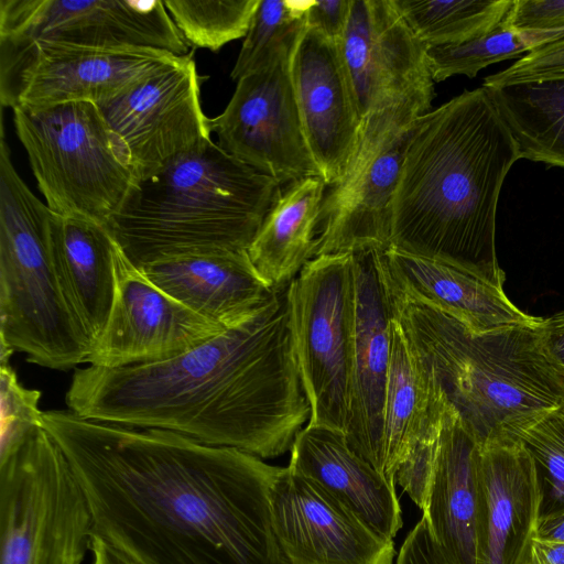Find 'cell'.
<instances>
[{"instance_id": "cell-26", "label": "cell", "mask_w": 564, "mask_h": 564, "mask_svg": "<svg viewBox=\"0 0 564 564\" xmlns=\"http://www.w3.org/2000/svg\"><path fill=\"white\" fill-rule=\"evenodd\" d=\"M325 187L318 176L290 184L248 248L257 273L271 289L289 284L316 257Z\"/></svg>"}, {"instance_id": "cell-9", "label": "cell", "mask_w": 564, "mask_h": 564, "mask_svg": "<svg viewBox=\"0 0 564 564\" xmlns=\"http://www.w3.org/2000/svg\"><path fill=\"white\" fill-rule=\"evenodd\" d=\"M12 110L47 207L107 225L137 180L97 105L73 101Z\"/></svg>"}, {"instance_id": "cell-19", "label": "cell", "mask_w": 564, "mask_h": 564, "mask_svg": "<svg viewBox=\"0 0 564 564\" xmlns=\"http://www.w3.org/2000/svg\"><path fill=\"white\" fill-rule=\"evenodd\" d=\"M441 399L436 451L422 518L449 564H478L480 447L442 394Z\"/></svg>"}, {"instance_id": "cell-10", "label": "cell", "mask_w": 564, "mask_h": 564, "mask_svg": "<svg viewBox=\"0 0 564 564\" xmlns=\"http://www.w3.org/2000/svg\"><path fill=\"white\" fill-rule=\"evenodd\" d=\"M295 360L307 424L346 432L354 332L352 252L322 254L288 284Z\"/></svg>"}, {"instance_id": "cell-4", "label": "cell", "mask_w": 564, "mask_h": 564, "mask_svg": "<svg viewBox=\"0 0 564 564\" xmlns=\"http://www.w3.org/2000/svg\"><path fill=\"white\" fill-rule=\"evenodd\" d=\"M388 288L394 317L480 448L517 443L531 425L564 408V376L544 347L541 319L476 332Z\"/></svg>"}, {"instance_id": "cell-6", "label": "cell", "mask_w": 564, "mask_h": 564, "mask_svg": "<svg viewBox=\"0 0 564 564\" xmlns=\"http://www.w3.org/2000/svg\"><path fill=\"white\" fill-rule=\"evenodd\" d=\"M52 210L15 171L0 138V346L26 354L41 367L68 370L87 364L91 350L56 270Z\"/></svg>"}, {"instance_id": "cell-8", "label": "cell", "mask_w": 564, "mask_h": 564, "mask_svg": "<svg viewBox=\"0 0 564 564\" xmlns=\"http://www.w3.org/2000/svg\"><path fill=\"white\" fill-rule=\"evenodd\" d=\"M93 536L87 496L43 425L0 455V564H82Z\"/></svg>"}, {"instance_id": "cell-31", "label": "cell", "mask_w": 564, "mask_h": 564, "mask_svg": "<svg viewBox=\"0 0 564 564\" xmlns=\"http://www.w3.org/2000/svg\"><path fill=\"white\" fill-rule=\"evenodd\" d=\"M532 51L522 33L506 19L490 32L460 44L427 47L426 56L434 82L455 75L474 78L485 67L506 59L521 58Z\"/></svg>"}, {"instance_id": "cell-37", "label": "cell", "mask_w": 564, "mask_h": 564, "mask_svg": "<svg viewBox=\"0 0 564 564\" xmlns=\"http://www.w3.org/2000/svg\"><path fill=\"white\" fill-rule=\"evenodd\" d=\"M564 77V39L532 50L511 66L484 79V87Z\"/></svg>"}, {"instance_id": "cell-28", "label": "cell", "mask_w": 564, "mask_h": 564, "mask_svg": "<svg viewBox=\"0 0 564 564\" xmlns=\"http://www.w3.org/2000/svg\"><path fill=\"white\" fill-rule=\"evenodd\" d=\"M485 88L521 158L564 169V77Z\"/></svg>"}, {"instance_id": "cell-44", "label": "cell", "mask_w": 564, "mask_h": 564, "mask_svg": "<svg viewBox=\"0 0 564 564\" xmlns=\"http://www.w3.org/2000/svg\"><path fill=\"white\" fill-rule=\"evenodd\" d=\"M517 564H530L529 551L527 552V554Z\"/></svg>"}, {"instance_id": "cell-18", "label": "cell", "mask_w": 564, "mask_h": 564, "mask_svg": "<svg viewBox=\"0 0 564 564\" xmlns=\"http://www.w3.org/2000/svg\"><path fill=\"white\" fill-rule=\"evenodd\" d=\"M291 74L306 143L326 186H337L351 165L360 117L338 44L305 26L292 54Z\"/></svg>"}, {"instance_id": "cell-25", "label": "cell", "mask_w": 564, "mask_h": 564, "mask_svg": "<svg viewBox=\"0 0 564 564\" xmlns=\"http://www.w3.org/2000/svg\"><path fill=\"white\" fill-rule=\"evenodd\" d=\"M51 240L64 294L93 346L115 299L117 242L107 225L53 212Z\"/></svg>"}, {"instance_id": "cell-38", "label": "cell", "mask_w": 564, "mask_h": 564, "mask_svg": "<svg viewBox=\"0 0 564 564\" xmlns=\"http://www.w3.org/2000/svg\"><path fill=\"white\" fill-rule=\"evenodd\" d=\"M351 0L311 1L305 12L306 26L339 44L350 12Z\"/></svg>"}, {"instance_id": "cell-35", "label": "cell", "mask_w": 564, "mask_h": 564, "mask_svg": "<svg viewBox=\"0 0 564 564\" xmlns=\"http://www.w3.org/2000/svg\"><path fill=\"white\" fill-rule=\"evenodd\" d=\"M505 19L532 50L564 39V0H513Z\"/></svg>"}, {"instance_id": "cell-3", "label": "cell", "mask_w": 564, "mask_h": 564, "mask_svg": "<svg viewBox=\"0 0 564 564\" xmlns=\"http://www.w3.org/2000/svg\"><path fill=\"white\" fill-rule=\"evenodd\" d=\"M520 148L485 87L412 126L391 210L389 247L444 261L503 289L496 253L500 191Z\"/></svg>"}, {"instance_id": "cell-15", "label": "cell", "mask_w": 564, "mask_h": 564, "mask_svg": "<svg viewBox=\"0 0 564 564\" xmlns=\"http://www.w3.org/2000/svg\"><path fill=\"white\" fill-rule=\"evenodd\" d=\"M166 294L116 248V292L89 366L117 368L175 358L223 332Z\"/></svg>"}, {"instance_id": "cell-43", "label": "cell", "mask_w": 564, "mask_h": 564, "mask_svg": "<svg viewBox=\"0 0 564 564\" xmlns=\"http://www.w3.org/2000/svg\"><path fill=\"white\" fill-rule=\"evenodd\" d=\"M536 534L542 538L564 541V508L543 513Z\"/></svg>"}, {"instance_id": "cell-22", "label": "cell", "mask_w": 564, "mask_h": 564, "mask_svg": "<svg viewBox=\"0 0 564 564\" xmlns=\"http://www.w3.org/2000/svg\"><path fill=\"white\" fill-rule=\"evenodd\" d=\"M291 469L316 482L379 536L402 527L395 484L348 445L345 433L306 424L290 449Z\"/></svg>"}, {"instance_id": "cell-11", "label": "cell", "mask_w": 564, "mask_h": 564, "mask_svg": "<svg viewBox=\"0 0 564 564\" xmlns=\"http://www.w3.org/2000/svg\"><path fill=\"white\" fill-rule=\"evenodd\" d=\"M176 55L156 50H98L48 41H0L2 107L105 104Z\"/></svg>"}, {"instance_id": "cell-41", "label": "cell", "mask_w": 564, "mask_h": 564, "mask_svg": "<svg viewBox=\"0 0 564 564\" xmlns=\"http://www.w3.org/2000/svg\"><path fill=\"white\" fill-rule=\"evenodd\" d=\"M530 564H564V541L535 534L529 547Z\"/></svg>"}, {"instance_id": "cell-24", "label": "cell", "mask_w": 564, "mask_h": 564, "mask_svg": "<svg viewBox=\"0 0 564 564\" xmlns=\"http://www.w3.org/2000/svg\"><path fill=\"white\" fill-rule=\"evenodd\" d=\"M411 130L382 149L356 176L325 195L316 257L389 248L392 202Z\"/></svg>"}, {"instance_id": "cell-14", "label": "cell", "mask_w": 564, "mask_h": 564, "mask_svg": "<svg viewBox=\"0 0 564 564\" xmlns=\"http://www.w3.org/2000/svg\"><path fill=\"white\" fill-rule=\"evenodd\" d=\"M0 41L191 52L161 0H0Z\"/></svg>"}, {"instance_id": "cell-7", "label": "cell", "mask_w": 564, "mask_h": 564, "mask_svg": "<svg viewBox=\"0 0 564 564\" xmlns=\"http://www.w3.org/2000/svg\"><path fill=\"white\" fill-rule=\"evenodd\" d=\"M338 47L360 117L359 144L344 184L430 112L434 80L427 47L393 0H351Z\"/></svg>"}, {"instance_id": "cell-29", "label": "cell", "mask_w": 564, "mask_h": 564, "mask_svg": "<svg viewBox=\"0 0 564 564\" xmlns=\"http://www.w3.org/2000/svg\"><path fill=\"white\" fill-rule=\"evenodd\" d=\"M415 37L426 47L460 44L490 32L513 0H393Z\"/></svg>"}, {"instance_id": "cell-23", "label": "cell", "mask_w": 564, "mask_h": 564, "mask_svg": "<svg viewBox=\"0 0 564 564\" xmlns=\"http://www.w3.org/2000/svg\"><path fill=\"white\" fill-rule=\"evenodd\" d=\"M140 270L177 302L224 328L247 321L276 289L259 276L248 250L165 259Z\"/></svg>"}, {"instance_id": "cell-5", "label": "cell", "mask_w": 564, "mask_h": 564, "mask_svg": "<svg viewBox=\"0 0 564 564\" xmlns=\"http://www.w3.org/2000/svg\"><path fill=\"white\" fill-rule=\"evenodd\" d=\"M281 185L209 141L137 181L107 224L137 268L184 256L248 250Z\"/></svg>"}, {"instance_id": "cell-16", "label": "cell", "mask_w": 564, "mask_h": 564, "mask_svg": "<svg viewBox=\"0 0 564 564\" xmlns=\"http://www.w3.org/2000/svg\"><path fill=\"white\" fill-rule=\"evenodd\" d=\"M270 499L273 529L289 564H392L393 541L289 466L278 473Z\"/></svg>"}, {"instance_id": "cell-39", "label": "cell", "mask_w": 564, "mask_h": 564, "mask_svg": "<svg viewBox=\"0 0 564 564\" xmlns=\"http://www.w3.org/2000/svg\"><path fill=\"white\" fill-rule=\"evenodd\" d=\"M395 564H449L422 518L406 535Z\"/></svg>"}, {"instance_id": "cell-20", "label": "cell", "mask_w": 564, "mask_h": 564, "mask_svg": "<svg viewBox=\"0 0 564 564\" xmlns=\"http://www.w3.org/2000/svg\"><path fill=\"white\" fill-rule=\"evenodd\" d=\"M478 564H517L529 551L543 512L536 464L520 443L480 448Z\"/></svg>"}, {"instance_id": "cell-30", "label": "cell", "mask_w": 564, "mask_h": 564, "mask_svg": "<svg viewBox=\"0 0 564 564\" xmlns=\"http://www.w3.org/2000/svg\"><path fill=\"white\" fill-rule=\"evenodd\" d=\"M260 0H165L175 25L189 45L217 52L247 35Z\"/></svg>"}, {"instance_id": "cell-40", "label": "cell", "mask_w": 564, "mask_h": 564, "mask_svg": "<svg viewBox=\"0 0 564 564\" xmlns=\"http://www.w3.org/2000/svg\"><path fill=\"white\" fill-rule=\"evenodd\" d=\"M538 328L547 354L564 376V312L541 318Z\"/></svg>"}, {"instance_id": "cell-36", "label": "cell", "mask_w": 564, "mask_h": 564, "mask_svg": "<svg viewBox=\"0 0 564 564\" xmlns=\"http://www.w3.org/2000/svg\"><path fill=\"white\" fill-rule=\"evenodd\" d=\"M441 405V394L436 389V401L431 419L395 475V482L421 509L424 505L435 457Z\"/></svg>"}, {"instance_id": "cell-27", "label": "cell", "mask_w": 564, "mask_h": 564, "mask_svg": "<svg viewBox=\"0 0 564 564\" xmlns=\"http://www.w3.org/2000/svg\"><path fill=\"white\" fill-rule=\"evenodd\" d=\"M380 473L395 484V475L427 425L436 389L399 321L390 326Z\"/></svg>"}, {"instance_id": "cell-42", "label": "cell", "mask_w": 564, "mask_h": 564, "mask_svg": "<svg viewBox=\"0 0 564 564\" xmlns=\"http://www.w3.org/2000/svg\"><path fill=\"white\" fill-rule=\"evenodd\" d=\"M90 550L94 555L93 564H139L124 552L95 534Z\"/></svg>"}, {"instance_id": "cell-17", "label": "cell", "mask_w": 564, "mask_h": 564, "mask_svg": "<svg viewBox=\"0 0 564 564\" xmlns=\"http://www.w3.org/2000/svg\"><path fill=\"white\" fill-rule=\"evenodd\" d=\"M380 250L351 251L354 332L349 416L345 432L349 447L379 473L391 350L390 326L394 317Z\"/></svg>"}, {"instance_id": "cell-34", "label": "cell", "mask_w": 564, "mask_h": 564, "mask_svg": "<svg viewBox=\"0 0 564 564\" xmlns=\"http://www.w3.org/2000/svg\"><path fill=\"white\" fill-rule=\"evenodd\" d=\"M41 391L22 386L10 364H0V455L19 446L42 426Z\"/></svg>"}, {"instance_id": "cell-32", "label": "cell", "mask_w": 564, "mask_h": 564, "mask_svg": "<svg viewBox=\"0 0 564 564\" xmlns=\"http://www.w3.org/2000/svg\"><path fill=\"white\" fill-rule=\"evenodd\" d=\"M311 1L260 0L230 77H241L265 66L276 50L300 34Z\"/></svg>"}, {"instance_id": "cell-2", "label": "cell", "mask_w": 564, "mask_h": 564, "mask_svg": "<svg viewBox=\"0 0 564 564\" xmlns=\"http://www.w3.org/2000/svg\"><path fill=\"white\" fill-rule=\"evenodd\" d=\"M76 415L173 431L259 458L290 451L310 419L290 325L288 284L247 321L169 360L76 368Z\"/></svg>"}, {"instance_id": "cell-33", "label": "cell", "mask_w": 564, "mask_h": 564, "mask_svg": "<svg viewBox=\"0 0 564 564\" xmlns=\"http://www.w3.org/2000/svg\"><path fill=\"white\" fill-rule=\"evenodd\" d=\"M519 442L534 459L539 474L550 486L543 513L564 508V408L555 410L527 429Z\"/></svg>"}, {"instance_id": "cell-12", "label": "cell", "mask_w": 564, "mask_h": 564, "mask_svg": "<svg viewBox=\"0 0 564 564\" xmlns=\"http://www.w3.org/2000/svg\"><path fill=\"white\" fill-rule=\"evenodd\" d=\"M302 32L280 46L265 66L241 77L225 110L209 118L210 133L221 150L280 185L321 177L303 132L291 74Z\"/></svg>"}, {"instance_id": "cell-21", "label": "cell", "mask_w": 564, "mask_h": 564, "mask_svg": "<svg viewBox=\"0 0 564 564\" xmlns=\"http://www.w3.org/2000/svg\"><path fill=\"white\" fill-rule=\"evenodd\" d=\"M380 262L395 293L438 310L473 330L488 332L541 319L518 308L503 289L460 267L392 247L381 250Z\"/></svg>"}, {"instance_id": "cell-1", "label": "cell", "mask_w": 564, "mask_h": 564, "mask_svg": "<svg viewBox=\"0 0 564 564\" xmlns=\"http://www.w3.org/2000/svg\"><path fill=\"white\" fill-rule=\"evenodd\" d=\"M68 458L94 534L139 564H289L271 488L281 467L243 451L161 429L43 411Z\"/></svg>"}, {"instance_id": "cell-13", "label": "cell", "mask_w": 564, "mask_h": 564, "mask_svg": "<svg viewBox=\"0 0 564 564\" xmlns=\"http://www.w3.org/2000/svg\"><path fill=\"white\" fill-rule=\"evenodd\" d=\"M199 82L191 51L97 106L137 181L212 141Z\"/></svg>"}]
</instances>
